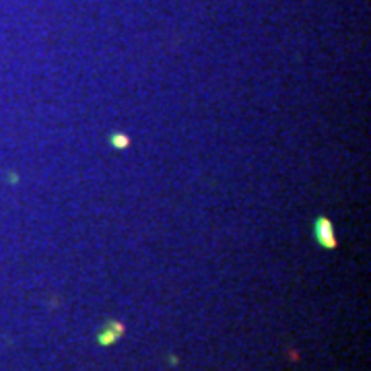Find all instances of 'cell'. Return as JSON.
I'll return each instance as SVG.
<instances>
[{
	"label": "cell",
	"mask_w": 371,
	"mask_h": 371,
	"mask_svg": "<svg viewBox=\"0 0 371 371\" xmlns=\"http://www.w3.org/2000/svg\"><path fill=\"white\" fill-rule=\"evenodd\" d=\"M313 237L324 250H335L337 248V236H335V225L326 217H318L313 223Z\"/></svg>",
	"instance_id": "1"
},
{
	"label": "cell",
	"mask_w": 371,
	"mask_h": 371,
	"mask_svg": "<svg viewBox=\"0 0 371 371\" xmlns=\"http://www.w3.org/2000/svg\"><path fill=\"white\" fill-rule=\"evenodd\" d=\"M122 332H124V326L120 322H109L100 332L97 340H100V344H103V346H109V344H114L118 338L122 337Z\"/></svg>",
	"instance_id": "2"
},
{
	"label": "cell",
	"mask_w": 371,
	"mask_h": 371,
	"mask_svg": "<svg viewBox=\"0 0 371 371\" xmlns=\"http://www.w3.org/2000/svg\"><path fill=\"white\" fill-rule=\"evenodd\" d=\"M112 144H114L116 149H126V147L130 144V140H128V136L126 135H112Z\"/></svg>",
	"instance_id": "3"
}]
</instances>
